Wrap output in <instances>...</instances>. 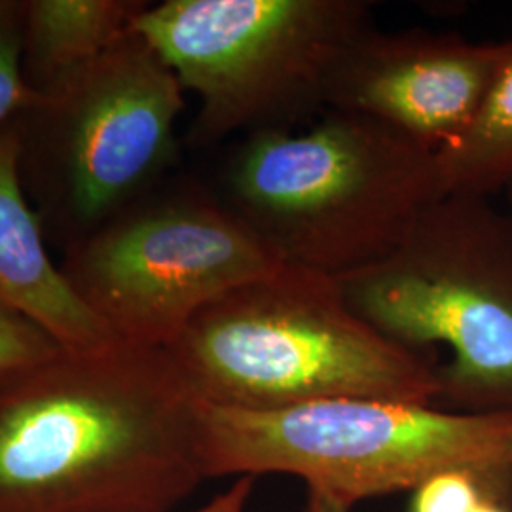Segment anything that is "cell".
Wrapping results in <instances>:
<instances>
[{
  "instance_id": "cell-18",
  "label": "cell",
  "mask_w": 512,
  "mask_h": 512,
  "mask_svg": "<svg viewBox=\"0 0 512 512\" xmlns=\"http://www.w3.org/2000/svg\"><path fill=\"white\" fill-rule=\"evenodd\" d=\"M475 512H512L511 501H488Z\"/></svg>"
},
{
  "instance_id": "cell-7",
  "label": "cell",
  "mask_w": 512,
  "mask_h": 512,
  "mask_svg": "<svg viewBox=\"0 0 512 512\" xmlns=\"http://www.w3.org/2000/svg\"><path fill=\"white\" fill-rule=\"evenodd\" d=\"M281 266L222 198L177 190L78 239L61 270L118 340L165 348L203 308Z\"/></svg>"
},
{
  "instance_id": "cell-11",
  "label": "cell",
  "mask_w": 512,
  "mask_h": 512,
  "mask_svg": "<svg viewBox=\"0 0 512 512\" xmlns=\"http://www.w3.org/2000/svg\"><path fill=\"white\" fill-rule=\"evenodd\" d=\"M147 4L137 0L25 2L21 71L40 103L61 92L126 37Z\"/></svg>"
},
{
  "instance_id": "cell-2",
  "label": "cell",
  "mask_w": 512,
  "mask_h": 512,
  "mask_svg": "<svg viewBox=\"0 0 512 512\" xmlns=\"http://www.w3.org/2000/svg\"><path fill=\"white\" fill-rule=\"evenodd\" d=\"M164 349L190 395L213 406L439 399L435 366L361 319L336 277L294 266L209 304Z\"/></svg>"
},
{
  "instance_id": "cell-13",
  "label": "cell",
  "mask_w": 512,
  "mask_h": 512,
  "mask_svg": "<svg viewBox=\"0 0 512 512\" xmlns=\"http://www.w3.org/2000/svg\"><path fill=\"white\" fill-rule=\"evenodd\" d=\"M408 512H475L488 501H511L512 469L452 467L410 492Z\"/></svg>"
},
{
  "instance_id": "cell-6",
  "label": "cell",
  "mask_w": 512,
  "mask_h": 512,
  "mask_svg": "<svg viewBox=\"0 0 512 512\" xmlns=\"http://www.w3.org/2000/svg\"><path fill=\"white\" fill-rule=\"evenodd\" d=\"M370 27L365 0H165L135 19L184 92L200 99L194 147L325 109L340 63Z\"/></svg>"
},
{
  "instance_id": "cell-4",
  "label": "cell",
  "mask_w": 512,
  "mask_h": 512,
  "mask_svg": "<svg viewBox=\"0 0 512 512\" xmlns=\"http://www.w3.org/2000/svg\"><path fill=\"white\" fill-rule=\"evenodd\" d=\"M349 308L435 366L437 406L512 416V217L442 194L378 262L338 277Z\"/></svg>"
},
{
  "instance_id": "cell-5",
  "label": "cell",
  "mask_w": 512,
  "mask_h": 512,
  "mask_svg": "<svg viewBox=\"0 0 512 512\" xmlns=\"http://www.w3.org/2000/svg\"><path fill=\"white\" fill-rule=\"evenodd\" d=\"M196 450L205 480L293 475L308 492L353 509L363 499L412 492L444 469H512V416L382 399L281 410L198 403Z\"/></svg>"
},
{
  "instance_id": "cell-14",
  "label": "cell",
  "mask_w": 512,
  "mask_h": 512,
  "mask_svg": "<svg viewBox=\"0 0 512 512\" xmlns=\"http://www.w3.org/2000/svg\"><path fill=\"white\" fill-rule=\"evenodd\" d=\"M25 2L0 0V129L16 114L37 110L42 103L27 86L21 71Z\"/></svg>"
},
{
  "instance_id": "cell-10",
  "label": "cell",
  "mask_w": 512,
  "mask_h": 512,
  "mask_svg": "<svg viewBox=\"0 0 512 512\" xmlns=\"http://www.w3.org/2000/svg\"><path fill=\"white\" fill-rule=\"evenodd\" d=\"M23 135L0 129V310L16 313L63 349H95L118 338L76 294L48 255L23 190Z\"/></svg>"
},
{
  "instance_id": "cell-15",
  "label": "cell",
  "mask_w": 512,
  "mask_h": 512,
  "mask_svg": "<svg viewBox=\"0 0 512 512\" xmlns=\"http://www.w3.org/2000/svg\"><path fill=\"white\" fill-rule=\"evenodd\" d=\"M59 344L16 313L0 310V378L55 355Z\"/></svg>"
},
{
  "instance_id": "cell-19",
  "label": "cell",
  "mask_w": 512,
  "mask_h": 512,
  "mask_svg": "<svg viewBox=\"0 0 512 512\" xmlns=\"http://www.w3.org/2000/svg\"><path fill=\"white\" fill-rule=\"evenodd\" d=\"M503 200H505V209H507V213L512 217V186L503 194Z\"/></svg>"
},
{
  "instance_id": "cell-8",
  "label": "cell",
  "mask_w": 512,
  "mask_h": 512,
  "mask_svg": "<svg viewBox=\"0 0 512 512\" xmlns=\"http://www.w3.org/2000/svg\"><path fill=\"white\" fill-rule=\"evenodd\" d=\"M184 90L133 29L33 112L52 211L78 239L131 207L177 148Z\"/></svg>"
},
{
  "instance_id": "cell-17",
  "label": "cell",
  "mask_w": 512,
  "mask_h": 512,
  "mask_svg": "<svg viewBox=\"0 0 512 512\" xmlns=\"http://www.w3.org/2000/svg\"><path fill=\"white\" fill-rule=\"evenodd\" d=\"M306 512H351V507L327 495L308 492Z\"/></svg>"
},
{
  "instance_id": "cell-9",
  "label": "cell",
  "mask_w": 512,
  "mask_h": 512,
  "mask_svg": "<svg viewBox=\"0 0 512 512\" xmlns=\"http://www.w3.org/2000/svg\"><path fill=\"white\" fill-rule=\"evenodd\" d=\"M501 42L370 27L330 82L327 110L366 116L435 154L452 147L494 80Z\"/></svg>"
},
{
  "instance_id": "cell-3",
  "label": "cell",
  "mask_w": 512,
  "mask_h": 512,
  "mask_svg": "<svg viewBox=\"0 0 512 512\" xmlns=\"http://www.w3.org/2000/svg\"><path fill=\"white\" fill-rule=\"evenodd\" d=\"M439 196L435 152L329 110L304 131L245 135L224 169L222 202L281 264L338 279L389 255Z\"/></svg>"
},
{
  "instance_id": "cell-12",
  "label": "cell",
  "mask_w": 512,
  "mask_h": 512,
  "mask_svg": "<svg viewBox=\"0 0 512 512\" xmlns=\"http://www.w3.org/2000/svg\"><path fill=\"white\" fill-rule=\"evenodd\" d=\"M473 122L450 148L437 154L442 194L494 200L512 186V37Z\"/></svg>"
},
{
  "instance_id": "cell-1",
  "label": "cell",
  "mask_w": 512,
  "mask_h": 512,
  "mask_svg": "<svg viewBox=\"0 0 512 512\" xmlns=\"http://www.w3.org/2000/svg\"><path fill=\"white\" fill-rule=\"evenodd\" d=\"M198 401L164 348L116 340L0 378V512H169L203 478Z\"/></svg>"
},
{
  "instance_id": "cell-16",
  "label": "cell",
  "mask_w": 512,
  "mask_h": 512,
  "mask_svg": "<svg viewBox=\"0 0 512 512\" xmlns=\"http://www.w3.org/2000/svg\"><path fill=\"white\" fill-rule=\"evenodd\" d=\"M253 484V476H239L226 492L217 495L196 512H245Z\"/></svg>"
}]
</instances>
